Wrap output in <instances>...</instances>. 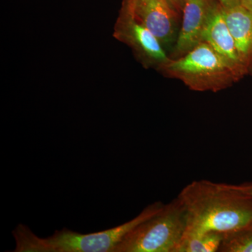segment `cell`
Instances as JSON below:
<instances>
[{
  "label": "cell",
  "mask_w": 252,
  "mask_h": 252,
  "mask_svg": "<svg viewBox=\"0 0 252 252\" xmlns=\"http://www.w3.org/2000/svg\"><path fill=\"white\" fill-rule=\"evenodd\" d=\"M187 212L185 234H227L252 228V197L240 186L194 181L178 195Z\"/></svg>",
  "instance_id": "obj_1"
},
{
  "label": "cell",
  "mask_w": 252,
  "mask_h": 252,
  "mask_svg": "<svg viewBox=\"0 0 252 252\" xmlns=\"http://www.w3.org/2000/svg\"><path fill=\"white\" fill-rule=\"evenodd\" d=\"M164 205L162 202H156L129 221L110 229L87 234L64 228L48 238H39L27 225L19 224L12 232L16 244L14 252H114L131 230L160 212Z\"/></svg>",
  "instance_id": "obj_2"
},
{
  "label": "cell",
  "mask_w": 252,
  "mask_h": 252,
  "mask_svg": "<svg viewBox=\"0 0 252 252\" xmlns=\"http://www.w3.org/2000/svg\"><path fill=\"white\" fill-rule=\"evenodd\" d=\"M158 72L198 92L217 93L240 80L230 64L205 41L179 59H170Z\"/></svg>",
  "instance_id": "obj_3"
},
{
  "label": "cell",
  "mask_w": 252,
  "mask_h": 252,
  "mask_svg": "<svg viewBox=\"0 0 252 252\" xmlns=\"http://www.w3.org/2000/svg\"><path fill=\"white\" fill-rule=\"evenodd\" d=\"M187 225V212L177 197L131 230L114 252H175Z\"/></svg>",
  "instance_id": "obj_4"
},
{
  "label": "cell",
  "mask_w": 252,
  "mask_h": 252,
  "mask_svg": "<svg viewBox=\"0 0 252 252\" xmlns=\"http://www.w3.org/2000/svg\"><path fill=\"white\" fill-rule=\"evenodd\" d=\"M113 36L128 46L136 60L145 69L159 72L170 61L168 53L157 36L134 16L127 0L122 1Z\"/></svg>",
  "instance_id": "obj_5"
},
{
  "label": "cell",
  "mask_w": 252,
  "mask_h": 252,
  "mask_svg": "<svg viewBox=\"0 0 252 252\" xmlns=\"http://www.w3.org/2000/svg\"><path fill=\"white\" fill-rule=\"evenodd\" d=\"M134 16L170 54L178 36L180 16L166 0H127Z\"/></svg>",
  "instance_id": "obj_6"
},
{
  "label": "cell",
  "mask_w": 252,
  "mask_h": 252,
  "mask_svg": "<svg viewBox=\"0 0 252 252\" xmlns=\"http://www.w3.org/2000/svg\"><path fill=\"white\" fill-rule=\"evenodd\" d=\"M217 0H185L182 10V23L175 45L169 56L177 59L185 56L203 41L210 16Z\"/></svg>",
  "instance_id": "obj_7"
},
{
  "label": "cell",
  "mask_w": 252,
  "mask_h": 252,
  "mask_svg": "<svg viewBox=\"0 0 252 252\" xmlns=\"http://www.w3.org/2000/svg\"><path fill=\"white\" fill-rule=\"evenodd\" d=\"M203 39L230 64L240 79L248 75L239 57L234 39L225 21L223 6L219 2L209 20Z\"/></svg>",
  "instance_id": "obj_8"
},
{
  "label": "cell",
  "mask_w": 252,
  "mask_h": 252,
  "mask_svg": "<svg viewBox=\"0 0 252 252\" xmlns=\"http://www.w3.org/2000/svg\"><path fill=\"white\" fill-rule=\"evenodd\" d=\"M223 15L234 39L240 61L252 74V11L243 5L224 9Z\"/></svg>",
  "instance_id": "obj_9"
},
{
  "label": "cell",
  "mask_w": 252,
  "mask_h": 252,
  "mask_svg": "<svg viewBox=\"0 0 252 252\" xmlns=\"http://www.w3.org/2000/svg\"><path fill=\"white\" fill-rule=\"evenodd\" d=\"M223 238V234L216 233L185 234L176 248L175 252H219Z\"/></svg>",
  "instance_id": "obj_10"
},
{
  "label": "cell",
  "mask_w": 252,
  "mask_h": 252,
  "mask_svg": "<svg viewBox=\"0 0 252 252\" xmlns=\"http://www.w3.org/2000/svg\"><path fill=\"white\" fill-rule=\"evenodd\" d=\"M219 252H252V228L223 235Z\"/></svg>",
  "instance_id": "obj_11"
},
{
  "label": "cell",
  "mask_w": 252,
  "mask_h": 252,
  "mask_svg": "<svg viewBox=\"0 0 252 252\" xmlns=\"http://www.w3.org/2000/svg\"><path fill=\"white\" fill-rule=\"evenodd\" d=\"M217 1L224 9H229V8L235 7L242 4L241 0H217Z\"/></svg>",
  "instance_id": "obj_12"
},
{
  "label": "cell",
  "mask_w": 252,
  "mask_h": 252,
  "mask_svg": "<svg viewBox=\"0 0 252 252\" xmlns=\"http://www.w3.org/2000/svg\"><path fill=\"white\" fill-rule=\"evenodd\" d=\"M169 4L182 16V6L185 0H166Z\"/></svg>",
  "instance_id": "obj_13"
},
{
  "label": "cell",
  "mask_w": 252,
  "mask_h": 252,
  "mask_svg": "<svg viewBox=\"0 0 252 252\" xmlns=\"http://www.w3.org/2000/svg\"><path fill=\"white\" fill-rule=\"evenodd\" d=\"M240 187L245 193L252 197V185H244L240 186Z\"/></svg>",
  "instance_id": "obj_14"
},
{
  "label": "cell",
  "mask_w": 252,
  "mask_h": 252,
  "mask_svg": "<svg viewBox=\"0 0 252 252\" xmlns=\"http://www.w3.org/2000/svg\"><path fill=\"white\" fill-rule=\"evenodd\" d=\"M242 5L252 11V0H241Z\"/></svg>",
  "instance_id": "obj_15"
}]
</instances>
